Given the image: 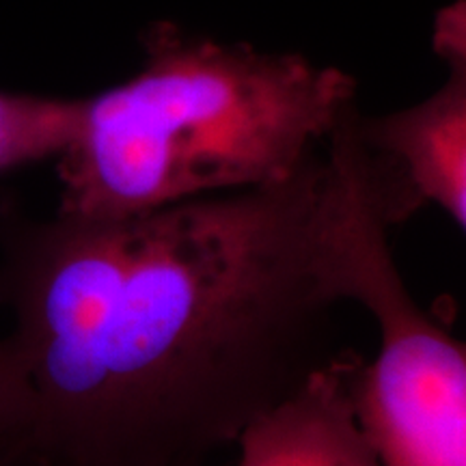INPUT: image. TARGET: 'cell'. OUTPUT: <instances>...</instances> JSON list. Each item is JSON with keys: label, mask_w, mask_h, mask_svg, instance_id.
<instances>
[{"label": "cell", "mask_w": 466, "mask_h": 466, "mask_svg": "<svg viewBox=\"0 0 466 466\" xmlns=\"http://www.w3.org/2000/svg\"><path fill=\"white\" fill-rule=\"evenodd\" d=\"M124 83L80 97L56 156L58 212L113 220L261 188L319 154L357 80L296 52L223 44L158 22Z\"/></svg>", "instance_id": "cell-2"}, {"label": "cell", "mask_w": 466, "mask_h": 466, "mask_svg": "<svg viewBox=\"0 0 466 466\" xmlns=\"http://www.w3.org/2000/svg\"><path fill=\"white\" fill-rule=\"evenodd\" d=\"M80 97L0 91V175L50 160L72 137Z\"/></svg>", "instance_id": "cell-6"}, {"label": "cell", "mask_w": 466, "mask_h": 466, "mask_svg": "<svg viewBox=\"0 0 466 466\" xmlns=\"http://www.w3.org/2000/svg\"><path fill=\"white\" fill-rule=\"evenodd\" d=\"M447 78L432 96L380 116L359 113L360 138L387 162L417 208L434 203L466 227V52L441 56Z\"/></svg>", "instance_id": "cell-4"}, {"label": "cell", "mask_w": 466, "mask_h": 466, "mask_svg": "<svg viewBox=\"0 0 466 466\" xmlns=\"http://www.w3.org/2000/svg\"><path fill=\"white\" fill-rule=\"evenodd\" d=\"M357 354L341 352L238 434L236 466H382L350 393Z\"/></svg>", "instance_id": "cell-5"}, {"label": "cell", "mask_w": 466, "mask_h": 466, "mask_svg": "<svg viewBox=\"0 0 466 466\" xmlns=\"http://www.w3.org/2000/svg\"><path fill=\"white\" fill-rule=\"evenodd\" d=\"M324 154L113 220L0 203V305L48 466H201L339 357Z\"/></svg>", "instance_id": "cell-1"}, {"label": "cell", "mask_w": 466, "mask_h": 466, "mask_svg": "<svg viewBox=\"0 0 466 466\" xmlns=\"http://www.w3.org/2000/svg\"><path fill=\"white\" fill-rule=\"evenodd\" d=\"M0 466H48L28 451L0 450Z\"/></svg>", "instance_id": "cell-8"}, {"label": "cell", "mask_w": 466, "mask_h": 466, "mask_svg": "<svg viewBox=\"0 0 466 466\" xmlns=\"http://www.w3.org/2000/svg\"><path fill=\"white\" fill-rule=\"evenodd\" d=\"M354 104L326 138L337 275L346 302L378 326L371 363L354 359L350 393L382 466H466V350L423 311L395 264L387 179Z\"/></svg>", "instance_id": "cell-3"}, {"label": "cell", "mask_w": 466, "mask_h": 466, "mask_svg": "<svg viewBox=\"0 0 466 466\" xmlns=\"http://www.w3.org/2000/svg\"><path fill=\"white\" fill-rule=\"evenodd\" d=\"M33 395L15 341L0 339V450L31 453Z\"/></svg>", "instance_id": "cell-7"}]
</instances>
